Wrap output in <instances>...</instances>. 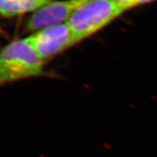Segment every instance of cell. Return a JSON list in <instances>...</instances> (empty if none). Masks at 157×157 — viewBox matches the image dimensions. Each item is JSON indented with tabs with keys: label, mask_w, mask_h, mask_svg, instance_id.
Returning <instances> with one entry per match:
<instances>
[{
	"label": "cell",
	"mask_w": 157,
	"mask_h": 157,
	"mask_svg": "<svg viewBox=\"0 0 157 157\" xmlns=\"http://www.w3.org/2000/svg\"><path fill=\"white\" fill-rule=\"evenodd\" d=\"M0 31H1V30H0Z\"/></svg>",
	"instance_id": "8"
},
{
	"label": "cell",
	"mask_w": 157,
	"mask_h": 157,
	"mask_svg": "<svg viewBox=\"0 0 157 157\" xmlns=\"http://www.w3.org/2000/svg\"><path fill=\"white\" fill-rule=\"evenodd\" d=\"M40 58L28 37L10 43L0 52V86L44 74Z\"/></svg>",
	"instance_id": "1"
},
{
	"label": "cell",
	"mask_w": 157,
	"mask_h": 157,
	"mask_svg": "<svg viewBox=\"0 0 157 157\" xmlns=\"http://www.w3.org/2000/svg\"><path fill=\"white\" fill-rule=\"evenodd\" d=\"M156 1V0H135L134 4H133V8L137 6L144 5V4H147L149 2H152Z\"/></svg>",
	"instance_id": "7"
},
{
	"label": "cell",
	"mask_w": 157,
	"mask_h": 157,
	"mask_svg": "<svg viewBox=\"0 0 157 157\" xmlns=\"http://www.w3.org/2000/svg\"><path fill=\"white\" fill-rule=\"evenodd\" d=\"M114 1L122 6L125 11H127L133 8V4H134L135 0H114Z\"/></svg>",
	"instance_id": "6"
},
{
	"label": "cell",
	"mask_w": 157,
	"mask_h": 157,
	"mask_svg": "<svg viewBox=\"0 0 157 157\" xmlns=\"http://www.w3.org/2000/svg\"><path fill=\"white\" fill-rule=\"evenodd\" d=\"M28 39L43 60L75 44L71 29L66 22L36 31Z\"/></svg>",
	"instance_id": "3"
},
{
	"label": "cell",
	"mask_w": 157,
	"mask_h": 157,
	"mask_svg": "<svg viewBox=\"0 0 157 157\" xmlns=\"http://www.w3.org/2000/svg\"><path fill=\"white\" fill-rule=\"evenodd\" d=\"M124 12L114 0H88L66 21L71 29L74 44L95 34Z\"/></svg>",
	"instance_id": "2"
},
{
	"label": "cell",
	"mask_w": 157,
	"mask_h": 157,
	"mask_svg": "<svg viewBox=\"0 0 157 157\" xmlns=\"http://www.w3.org/2000/svg\"><path fill=\"white\" fill-rule=\"evenodd\" d=\"M52 0H0V14L13 17L29 12L36 11Z\"/></svg>",
	"instance_id": "5"
},
{
	"label": "cell",
	"mask_w": 157,
	"mask_h": 157,
	"mask_svg": "<svg viewBox=\"0 0 157 157\" xmlns=\"http://www.w3.org/2000/svg\"><path fill=\"white\" fill-rule=\"evenodd\" d=\"M88 0H63L54 1L34 11L26 23V29L36 32L68 21L71 15Z\"/></svg>",
	"instance_id": "4"
}]
</instances>
